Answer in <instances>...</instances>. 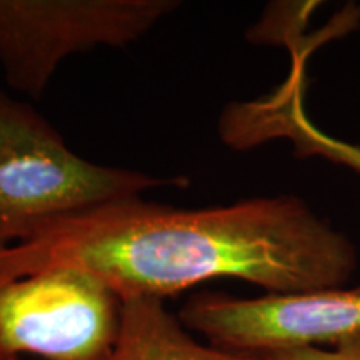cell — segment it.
I'll return each instance as SVG.
<instances>
[{"label":"cell","mask_w":360,"mask_h":360,"mask_svg":"<svg viewBox=\"0 0 360 360\" xmlns=\"http://www.w3.org/2000/svg\"><path fill=\"white\" fill-rule=\"evenodd\" d=\"M53 267L87 270L120 299H164L214 278L299 294L347 285L359 250L295 195L207 209L132 197L57 220L8 247L0 287Z\"/></svg>","instance_id":"obj_1"},{"label":"cell","mask_w":360,"mask_h":360,"mask_svg":"<svg viewBox=\"0 0 360 360\" xmlns=\"http://www.w3.org/2000/svg\"><path fill=\"white\" fill-rule=\"evenodd\" d=\"M186 177L92 164L72 152L44 117L0 92V250L44 227Z\"/></svg>","instance_id":"obj_2"},{"label":"cell","mask_w":360,"mask_h":360,"mask_svg":"<svg viewBox=\"0 0 360 360\" xmlns=\"http://www.w3.org/2000/svg\"><path fill=\"white\" fill-rule=\"evenodd\" d=\"M180 6L175 0H0V64L37 98L70 53L124 47Z\"/></svg>","instance_id":"obj_3"},{"label":"cell","mask_w":360,"mask_h":360,"mask_svg":"<svg viewBox=\"0 0 360 360\" xmlns=\"http://www.w3.org/2000/svg\"><path fill=\"white\" fill-rule=\"evenodd\" d=\"M122 299L87 270L53 267L0 287V360H107Z\"/></svg>","instance_id":"obj_4"},{"label":"cell","mask_w":360,"mask_h":360,"mask_svg":"<svg viewBox=\"0 0 360 360\" xmlns=\"http://www.w3.org/2000/svg\"><path fill=\"white\" fill-rule=\"evenodd\" d=\"M180 322L237 354L339 347L360 340V283L252 299L204 292L180 310Z\"/></svg>","instance_id":"obj_5"},{"label":"cell","mask_w":360,"mask_h":360,"mask_svg":"<svg viewBox=\"0 0 360 360\" xmlns=\"http://www.w3.org/2000/svg\"><path fill=\"white\" fill-rule=\"evenodd\" d=\"M107 360H264L200 344L157 297L122 299L117 342Z\"/></svg>","instance_id":"obj_6"},{"label":"cell","mask_w":360,"mask_h":360,"mask_svg":"<svg viewBox=\"0 0 360 360\" xmlns=\"http://www.w3.org/2000/svg\"><path fill=\"white\" fill-rule=\"evenodd\" d=\"M285 102H269L244 105L242 114L252 119H265V130L270 135L289 137L295 146V152L304 157H321L332 164L349 169L360 175V146L342 141L334 135L326 134L305 115L302 103L292 97L283 98Z\"/></svg>","instance_id":"obj_7"},{"label":"cell","mask_w":360,"mask_h":360,"mask_svg":"<svg viewBox=\"0 0 360 360\" xmlns=\"http://www.w3.org/2000/svg\"><path fill=\"white\" fill-rule=\"evenodd\" d=\"M264 360H360V340L339 347H299L283 349L260 355Z\"/></svg>","instance_id":"obj_8"},{"label":"cell","mask_w":360,"mask_h":360,"mask_svg":"<svg viewBox=\"0 0 360 360\" xmlns=\"http://www.w3.org/2000/svg\"><path fill=\"white\" fill-rule=\"evenodd\" d=\"M7 249H4V250H0V260H2V255H4V252H6Z\"/></svg>","instance_id":"obj_9"},{"label":"cell","mask_w":360,"mask_h":360,"mask_svg":"<svg viewBox=\"0 0 360 360\" xmlns=\"http://www.w3.org/2000/svg\"><path fill=\"white\" fill-rule=\"evenodd\" d=\"M2 360H19V359H2Z\"/></svg>","instance_id":"obj_10"}]
</instances>
